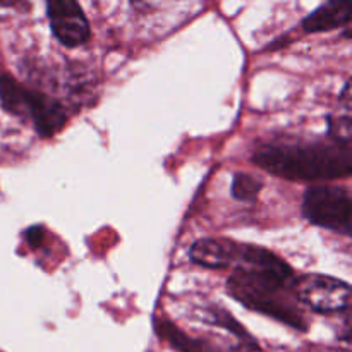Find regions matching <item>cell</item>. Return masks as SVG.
I'll return each mask as SVG.
<instances>
[{
    "label": "cell",
    "instance_id": "6da1fadb",
    "mask_svg": "<svg viewBox=\"0 0 352 352\" xmlns=\"http://www.w3.org/2000/svg\"><path fill=\"white\" fill-rule=\"evenodd\" d=\"M237 258L241 265L227 284L230 294L248 308L299 327L301 315L285 309L277 298L278 292L287 289L292 280L291 267L274 253L256 246H239Z\"/></svg>",
    "mask_w": 352,
    "mask_h": 352
},
{
    "label": "cell",
    "instance_id": "7a4b0ae2",
    "mask_svg": "<svg viewBox=\"0 0 352 352\" xmlns=\"http://www.w3.org/2000/svg\"><path fill=\"white\" fill-rule=\"evenodd\" d=\"M253 160L265 170L291 181L347 177L352 167V155L346 144H265L254 151Z\"/></svg>",
    "mask_w": 352,
    "mask_h": 352
},
{
    "label": "cell",
    "instance_id": "3957f363",
    "mask_svg": "<svg viewBox=\"0 0 352 352\" xmlns=\"http://www.w3.org/2000/svg\"><path fill=\"white\" fill-rule=\"evenodd\" d=\"M0 102L9 112L30 117L41 136H52L65 122L64 107L38 91L23 88L10 76H0Z\"/></svg>",
    "mask_w": 352,
    "mask_h": 352
},
{
    "label": "cell",
    "instance_id": "277c9868",
    "mask_svg": "<svg viewBox=\"0 0 352 352\" xmlns=\"http://www.w3.org/2000/svg\"><path fill=\"white\" fill-rule=\"evenodd\" d=\"M302 213L311 223L337 232H351V196L333 186H313L306 191Z\"/></svg>",
    "mask_w": 352,
    "mask_h": 352
},
{
    "label": "cell",
    "instance_id": "5b68a950",
    "mask_svg": "<svg viewBox=\"0 0 352 352\" xmlns=\"http://www.w3.org/2000/svg\"><path fill=\"white\" fill-rule=\"evenodd\" d=\"M294 291L299 301L318 313H339L349 306V284L329 275H305L294 282Z\"/></svg>",
    "mask_w": 352,
    "mask_h": 352
},
{
    "label": "cell",
    "instance_id": "8992f818",
    "mask_svg": "<svg viewBox=\"0 0 352 352\" xmlns=\"http://www.w3.org/2000/svg\"><path fill=\"white\" fill-rule=\"evenodd\" d=\"M47 14L52 31L62 45L78 47L88 41L89 23L78 2H72V0L48 2Z\"/></svg>",
    "mask_w": 352,
    "mask_h": 352
},
{
    "label": "cell",
    "instance_id": "52a82bcc",
    "mask_svg": "<svg viewBox=\"0 0 352 352\" xmlns=\"http://www.w3.org/2000/svg\"><path fill=\"white\" fill-rule=\"evenodd\" d=\"M191 260L205 268H227L237 258V244L230 241L199 239L191 248Z\"/></svg>",
    "mask_w": 352,
    "mask_h": 352
},
{
    "label": "cell",
    "instance_id": "ba28073f",
    "mask_svg": "<svg viewBox=\"0 0 352 352\" xmlns=\"http://www.w3.org/2000/svg\"><path fill=\"white\" fill-rule=\"evenodd\" d=\"M351 21V7L347 2H329L302 21V28L308 33H322L344 26Z\"/></svg>",
    "mask_w": 352,
    "mask_h": 352
},
{
    "label": "cell",
    "instance_id": "9c48e42d",
    "mask_svg": "<svg viewBox=\"0 0 352 352\" xmlns=\"http://www.w3.org/2000/svg\"><path fill=\"white\" fill-rule=\"evenodd\" d=\"M351 85L346 82L344 86L342 98H340V105L336 112L330 116V134L333 140L339 141V144L351 143V95H349Z\"/></svg>",
    "mask_w": 352,
    "mask_h": 352
},
{
    "label": "cell",
    "instance_id": "30bf717a",
    "mask_svg": "<svg viewBox=\"0 0 352 352\" xmlns=\"http://www.w3.org/2000/svg\"><path fill=\"white\" fill-rule=\"evenodd\" d=\"M263 188V182L251 174H236L232 182L234 198L243 199V201H253L258 192Z\"/></svg>",
    "mask_w": 352,
    "mask_h": 352
},
{
    "label": "cell",
    "instance_id": "8fae6325",
    "mask_svg": "<svg viewBox=\"0 0 352 352\" xmlns=\"http://www.w3.org/2000/svg\"><path fill=\"white\" fill-rule=\"evenodd\" d=\"M26 239L33 248L40 246L41 239H43V229H41V227H31L26 232Z\"/></svg>",
    "mask_w": 352,
    "mask_h": 352
},
{
    "label": "cell",
    "instance_id": "7c38bea8",
    "mask_svg": "<svg viewBox=\"0 0 352 352\" xmlns=\"http://www.w3.org/2000/svg\"><path fill=\"white\" fill-rule=\"evenodd\" d=\"M188 352H206V351H203L201 347L198 346V344L192 342V344H191V347H189V351H188Z\"/></svg>",
    "mask_w": 352,
    "mask_h": 352
}]
</instances>
